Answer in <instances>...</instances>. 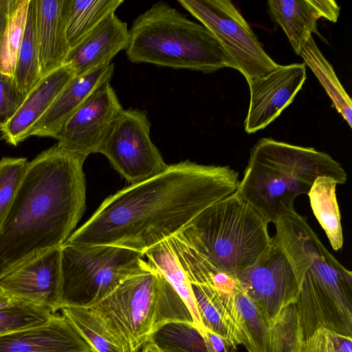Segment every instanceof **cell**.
Segmentation results:
<instances>
[{
  "instance_id": "1",
  "label": "cell",
  "mask_w": 352,
  "mask_h": 352,
  "mask_svg": "<svg viewBox=\"0 0 352 352\" xmlns=\"http://www.w3.org/2000/svg\"><path fill=\"white\" fill-rule=\"evenodd\" d=\"M239 173L228 166L189 160L106 198L65 243L115 245L144 253L178 234L213 204L236 192Z\"/></svg>"
},
{
  "instance_id": "2",
  "label": "cell",
  "mask_w": 352,
  "mask_h": 352,
  "mask_svg": "<svg viewBox=\"0 0 352 352\" xmlns=\"http://www.w3.org/2000/svg\"><path fill=\"white\" fill-rule=\"evenodd\" d=\"M86 158L56 144L28 163L0 227V277L72 234L85 209Z\"/></svg>"
},
{
  "instance_id": "3",
  "label": "cell",
  "mask_w": 352,
  "mask_h": 352,
  "mask_svg": "<svg viewBox=\"0 0 352 352\" xmlns=\"http://www.w3.org/2000/svg\"><path fill=\"white\" fill-rule=\"evenodd\" d=\"M276 239L287 253L299 287L295 303L305 339L320 327L352 337V273L298 217L283 225Z\"/></svg>"
},
{
  "instance_id": "4",
  "label": "cell",
  "mask_w": 352,
  "mask_h": 352,
  "mask_svg": "<svg viewBox=\"0 0 352 352\" xmlns=\"http://www.w3.org/2000/svg\"><path fill=\"white\" fill-rule=\"evenodd\" d=\"M321 176L338 184L347 179L342 165L325 152L263 138L250 150L236 193L268 223H274L296 212L295 199L307 195Z\"/></svg>"
},
{
  "instance_id": "5",
  "label": "cell",
  "mask_w": 352,
  "mask_h": 352,
  "mask_svg": "<svg viewBox=\"0 0 352 352\" xmlns=\"http://www.w3.org/2000/svg\"><path fill=\"white\" fill-rule=\"evenodd\" d=\"M87 309L121 352H138L166 323L195 324L186 304L162 274L147 262Z\"/></svg>"
},
{
  "instance_id": "6",
  "label": "cell",
  "mask_w": 352,
  "mask_h": 352,
  "mask_svg": "<svg viewBox=\"0 0 352 352\" xmlns=\"http://www.w3.org/2000/svg\"><path fill=\"white\" fill-rule=\"evenodd\" d=\"M126 54L134 63L204 73L236 69L233 60L206 28L164 1L153 4L134 20Z\"/></svg>"
},
{
  "instance_id": "7",
  "label": "cell",
  "mask_w": 352,
  "mask_h": 352,
  "mask_svg": "<svg viewBox=\"0 0 352 352\" xmlns=\"http://www.w3.org/2000/svg\"><path fill=\"white\" fill-rule=\"evenodd\" d=\"M268 223L234 192L204 210L175 235L217 270L236 277L270 244Z\"/></svg>"
},
{
  "instance_id": "8",
  "label": "cell",
  "mask_w": 352,
  "mask_h": 352,
  "mask_svg": "<svg viewBox=\"0 0 352 352\" xmlns=\"http://www.w3.org/2000/svg\"><path fill=\"white\" fill-rule=\"evenodd\" d=\"M60 254L62 307L95 305L146 263L141 253L115 245L65 242Z\"/></svg>"
},
{
  "instance_id": "9",
  "label": "cell",
  "mask_w": 352,
  "mask_h": 352,
  "mask_svg": "<svg viewBox=\"0 0 352 352\" xmlns=\"http://www.w3.org/2000/svg\"><path fill=\"white\" fill-rule=\"evenodd\" d=\"M216 38L247 82L279 65L268 55L251 27L229 0H179Z\"/></svg>"
},
{
  "instance_id": "10",
  "label": "cell",
  "mask_w": 352,
  "mask_h": 352,
  "mask_svg": "<svg viewBox=\"0 0 352 352\" xmlns=\"http://www.w3.org/2000/svg\"><path fill=\"white\" fill-rule=\"evenodd\" d=\"M150 129L145 111L122 109L99 148L98 153L131 184L161 173L168 166L151 141Z\"/></svg>"
},
{
  "instance_id": "11",
  "label": "cell",
  "mask_w": 352,
  "mask_h": 352,
  "mask_svg": "<svg viewBox=\"0 0 352 352\" xmlns=\"http://www.w3.org/2000/svg\"><path fill=\"white\" fill-rule=\"evenodd\" d=\"M236 278L270 327L280 312L298 299L299 287L294 268L274 236L256 261Z\"/></svg>"
},
{
  "instance_id": "12",
  "label": "cell",
  "mask_w": 352,
  "mask_h": 352,
  "mask_svg": "<svg viewBox=\"0 0 352 352\" xmlns=\"http://www.w3.org/2000/svg\"><path fill=\"white\" fill-rule=\"evenodd\" d=\"M122 109L110 80L100 83L67 120L58 144L87 157L98 153L113 120Z\"/></svg>"
},
{
  "instance_id": "13",
  "label": "cell",
  "mask_w": 352,
  "mask_h": 352,
  "mask_svg": "<svg viewBox=\"0 0 352 352\" xmlns=\"http://www.w3.org/2000/svg\"><path fill=\"white\" fill-rule=\"evenodd\" d=\"M60 247L12 269L0 277V287L15 300L56 314L63 305Z\"/></svg>"
},
{
  "instance_id": "14",
  "label": "cell",
  "mask_w": 352,
  "mask_h": 352,
  "mask_svg": "<svg viewBox=\"0 0 352 352\" xmlns=\"http://www.w3.org/2000/svg\"><path fill=\"white\" fill-rule=\"evenodd\" d=\"M307 78L306 65H280L267 75L248 82L250 105L245 130L254 133L265 128L294 100Z\"/></svg>"
},
{
  "instance_id": "15",
  "label": "cell",
  "mask_w": 352,
  "mask_h": 352,
  "mask_svg": "<svg viewBox=\"0 0 352 352\" xmlns=\"http://www.w3.org/2000/svg\"><path fill=\"white\" fill-rule=\"evenodd\" d=\"M212 278L202 285L190 283L203 327L236 348L243 342L241 318L234 297L237 280L219 270Z\"/></svg>"
},
{
  "instance_id": "16",
  "label": "cell",
  "mask_w": 352,
  "mask_h": 352,
  "mask_svg": "<svg viewBox=\"0 0 352 352\" xmlns=\"http://www.w3.org/2000/svg\"><path fill=\"white\" fill-rule=\"evenodd\" d=\"M0 352H96L62 314L45 324L0 336Z\"/></svg>"
},
{
  "instance_id": "17",
  "label": "cell",
  "mask_w": 352,
  "mask_h": 352,
  "mask_svg": "<svg viewBox=\"0 0 352 352\" xmlns=\"http://www.w3.org/2000/svg\"><path fill=\"white\" fill-rule=\"evenodd\" d=\"M129 41L126 23L111 14L70 49L65 65L72 68L75 76L84 74L110 64L118 52L127 48Z\"/></svg>"
},
{
  "instance_id": "18",
  "label": "cell",
  "mask_w": 352,
  "mask_h": 352,
  "mask_svg": "<svg viewBox=\"0 0 352 352\" xmlns=\"http://www.w3.org/2000/svg\"><path fill=\"white\" fill-rule=\"evenodd\" d=\"M74 76L72 68L64 65L41 78L12 117L0 128L2 138L13 146L28 138L32 127Z\"/></svg>"
},
{
  "instance_id": "19",
  "label": "cell",
  "mask_w": 352,
  "mask_h": 352,
  "mask_svg": "<svg viewBox=\"0 0 352 352\" xmlns=\"http://www.w3.org/2000/svg\"><path fill=\"white\" fill-rule=\"evenodd\" d=\"M113 72L114 65L110 63L75 76L34 124L28 138L34 135L56 139L67 120L100 83L111 81Z\"/></svg>"
},
{
  "instance_id": "20",
  "label": "cell",
  "mask_w": 352,
  "mask_h": 352,
  "mask_svg": "<svg viewBox=\"0 0 352 352\" xmlns=\"http://www.w3.org/2000/svg\"><path fill=\"white\" fill-rule=\"evenodd\" d=\"M64 0H35L41 78L63 66L70 50L63 18Z\"/></svg>"
},
{
  "instance_id": "21",
  "label": "cell",
  "mask_w": 352,
  "mask_h": 352,
  "mask_svg": "<svg viewBox=\"0 0 352 352\" xmlns=\"http://www.w3.org/2000/svg\"><path fill=\"white\" fill-rule=\"evenodd\" d=\"M267 7L272 20L282 28L298 56L306 39L318 34L320 16L311 0H269Z\"/></svg>"
},
{
  "instance_id": "22",
  "label": "cell",
  "mask_w": 352,
  "mask_h": 352,
  "mask_svg": "<svg viewBox=\"0 0 352 352\" xmlns=\"http://www.w3.org/2000/svg\"><path fill=\"white\" fill-rule=\"evenodd\" d=\"M122 0H64L65 32L69 48L77 45L104 19L123 3Z\"/></svg>"
},
{
  "instance_id": "23",
  "label": "cell",
  "mask_w": 352,
  "mask_h": 352,
  "mask_svg": "<svg viewBox=\"0 0 352 352\" xmlns=\"http://www.w3.org/2000/svg\"><path fill=\"white\" fill-rule=\"evenodd\" d=\"M338 184L334 179L321 176L314 181L307 194L313 212L336 251L342 248L344 241L336 197Z\"/></svg>"
},
{
  "instance_id": "24",
  "label": "cell",
  "mask_w": 352,
  "mask_h": 352,
  "mask_svg": "<svg viewBox=\"0 0 352 352\" xmlns=\"http://www.w3.org/2000/svg\"><path fill=\"white\" fill-rule=\"evenodd\" d=\"M298 56H301L316 75L339 113L352 127V102L339 81L331 64L326 59L314 37L309 36L303 43Z\"/></svg>"
},
{
  "instance_id": "25",
  "label": "cell",
  "mask_w": 352,
  "mask_h": 352,
  "mask_svg": "<svg viewBox=\"0 0 352 352\" xmlns=\"http://www.w3.org/2000/svg\"><path fill=\"white\" fill-rule=\"evenodd\" d=\"M148 264L157 270L175 289L189 309L195 326L202 331L203 327L191 284L179 264L168 241L166 240L144 253Z\"/></svg>"
},
{
  "instance_id": "26",
  "label": "cell",
  "mask_w": 352,
  "mask_h": 352,
  "mask_svg": "<svg viewBox=\"0 0 352 352\" xmlns=\"http://www.w3.org/2000/svg\"><path fill=\"white\" fill-rule=\"evenodd\" d=\"M41 80L39 52L36 28V3L30 0L25 29L19 52L12 83L25 98Z\"/></svg>"
},
{
  "instance_id": "27",
  "label": "cell",
  "mask_w": 352,
  "mask_h": 352,
  "mask_svg": "<svg viewBox=\"0 0 352 352\" xmlns=\"http://www.w3.org/2000/svg\"><path fill=\"white\" fill-rule=\"evenodd\" d=\"M242 328V344L248 352H271L270 327L263 315L242 289L238 280L234 291Z\"/></svg>"
},
{
  "instance_id": "28",
  "label": "cell",
  "mask_w": 352,
  "mask_h": 352,
  "mask_svg": "<svg viewBox=\"0 0 352 352\" xmlns=\"http://www.w3.org/2000/svg\"><path fill=\"white\" fill-rule=\"evenodd\" d=\"M149 341L162 352H208L201 331L194 324L184 322L166 323Z\"/></svg>"
},
{
  "instance_id": "29",
  "label": "cell",
  "mask_w": 352,
  "mask_h": 352,
  "mask_svg": "<svg viewBox=\"0 0 352 352\" xmlns=\"http://www.w3.org/2000/svg\"><path fill=\"white\" fill-rule=\"evenodd\" d=\"M30 0H12L8 23L0 49V74L13 79L25 29Z\"/></svg>"
},
{
  "instance_id": "30",
  "label": "cell",
  "mask_w": 352,
  "mask_h": 352,
  "mask_svg": "<svg viewBox=\"0 0 352 352\" xmlns=\"http://www.w3.org/2000/svg\"><path fill=\"white\" fill-rule=\"evenodd\" d=\"M302 324L295 303L285 308L270 327L271 352H302Z\"/></svg>"
},
{
  "instance_id": "31",
  "label": "cell",
  "mask_w": 352,
  "mask_h": 352,
  "mask_svg": "<svg viewBox=\"0 0 352 352\" xmlns=\"http://www.w3.org/2000/svg\"><path fill=\"white\" fill-rule=\"evenodd\" d=\"M54 314L44 307L14 299L0 307V336L41 326Z\"/></svg>"
},
{
  "instance_id": "32",
  "label": "cell",
  "mask_w": 352,
  "mask_h": 352,
  "mask_svg": "<svg viewBox=\"0 0 352 352\" xmlns=\"http://www.w3.org/2000/svg\"><path fill=\"white\" fill-rule=\"evenodd\" d=\"M60 311L96 352H121L89 309L64 306Z\"/></svg>"
},
{
  "instance_id": "33",
  "label": "cell",
  "mask_w": 352,
  "mask_h": 352,
  "mask_svg": "<svg viewBox=\"0 0 352 352\" xmlns=\"http://www.w3.org/2000/svg\"><path fill=\"white\" fill-rule=\"evenodd\" d=\"M29 162L24 157L0 160V227L15 197Z\"/></svg>"
},
{
  "instance_id": "34",
  "label": "cell",
  "mask_w": 352,
  "mask_h": 352,
  "mask_svg": "<svg viewBox=\"0 0 352 352\" xmlns=\"http://www.w3.org/2000/svg\"><path fill=\"white\" fill-rule=\"evenodd\" d=\"M302 352H352V337L320 327L305 339Z\"/></svg>"
},
{
  "instance_id": "35",
  "label": "cell",
  "mask_w": 352,
  "mask_h": 352,
  "mask_svg": "<svg viewBox=\"0 0 352 352\" xmlns=\"http://www.w3.org/2000/svg\"><path fill=\"white\" fill-rule=\"evenodd\" d=\"M24 99L15 89L12 79L0 74V128L12 117Z\"/></svg>"
},
{
  "instance_id": "36",
  "label": "cell",
  "mask_w": 352,
  "mask_h": 352,
  "mask_svg": "<svg viewBox=\"0 0 352 352\" xmlns=\"http://www.w3.org/2000/svg\"><path fill=\"white\" fill-rule=\"evenodd\" d=\"M320 18H324L333 23L338 21L340 10L336 1L333 0H311Z\"/></svg>"
},
{
  "instance_id": "37",
  "label": "cell",
  "mask_w": 352,
  "mask_h": 352,
  "mask_svg": "<svg viewBox=\"0 0 352 352\" xmlns=\"http://www.w3.org/2000/svg\"><path fill=\"white\" fill-rule=\"evenodd\" d=\"M209 340L216 352H234L236 348L230 346L224 339L206 329L201 331Z\"/></svg>"
},
{
  "instance_id": "38",
  "label": "cell",
  "mask_w": 352,
  "mask_h": 352,
  "mask_svg": "<svg viewBox=\"0 0 352 352\" xmlns=\"http://www.w3.org/2000/svg\"><path fill=\"white\" fill-rule=\"evenodd\" d=\"M12 0H0V49L8 23Z\"/></svg>"
},
{
  "instance_id": "39",
  "label": "cell",
  "mask_w": 352,
  "mask_h": 352,
  "mask_svg": "<svg viewBox=\"0 0 352 352\" xmlns=\"http://www.w3.org/2000/svg\"><path fill=\"white\" fill-rule=\"evenodd\" d=\"M14 298H11L1 287H0V307L8 305Z\"/></svg>"
},
{
  "instance_id": "40",
  "label": "cell",
  "mask_w": 352,
  "mask_h": 352,
  "mask_svg": "<svg viewBox=\"0 0 352 352\" xmlns=\"http://www.w3.org/2000/svg\"><path fill=\"white\" fill-rule=\"evenodd\" d=\"M141 352H162L158 350L155 346L151 342L148 341L142 348Z\"/></svg>"
},
{
  "instance_id": "41",
  "label": "cell",
  "mask_w": 352,
  "mask_h": 352,
  "mask_svg": "<svg viewBox=\"0 0 352 352\" xmlns=\"http://www.w3.org/2000/svg\"><path fill=\"white\" fill-rule=\"evenodd\" d=\"M202 333V332H201ZM204 336V338H205V340H206V346H207V348H208V352H216L214 351V349L212 348L209 340L208 339V338L203 333Z\"/></svg>"
}]
</instances>
